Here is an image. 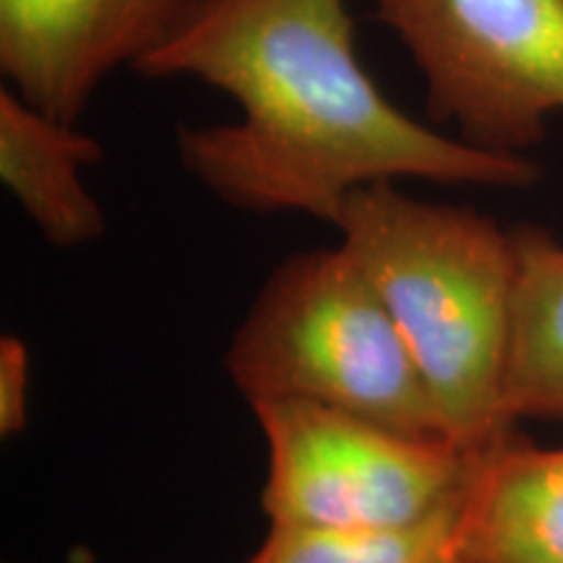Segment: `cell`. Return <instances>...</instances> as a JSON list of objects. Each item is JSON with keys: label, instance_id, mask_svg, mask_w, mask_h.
<instances>
[{"label": "cell", "instance_id": "1", "mask_svg": "<svg viewBox=\"0 0 563 563\" xmlns=\"http://www.w3.org/2000/svg\"><path fill=\"white\" fill-rule=\"evenodd\" d=\"M136 70L199 79L238 102L235 123L180 129L178 157L217 199L256 214L336 224L350 194L376 183L530 188L543 173L386 100L357 60L347 0H196Z\"/></svg>", "mask_w": 563, "mask_h": 563}, {"label": "cell", "instance_id": "2", "mask_svg": "<svg viewBox=\"0 0 563 563\" xmlns=\"http://www.w3.org/2000/svg\"><path fill=\"white\" fill-rule=\"evenodd\" d=\"M334 228L402 332L443 435L464 452L509 435L511 230L470 207L412 199L394 183L350 194Z\"/></svg>", "mask_w": 563, "mask_h": 563}, {"label": "cell", "instance_id": "3", "mask_svg": "<svg viewBox=\"0 0 563 563\" xmlns=\"http://www.w3.org/2000/svg\"><path fill=\"white\" fill-rule=\"evenodd\" d=\"M224 365L249 405L302 399L446 439L402 332L342 243L295 253L274 269Z\"/></svg>", "mask_w": 563, "mask_h": 563}, {"label": "cell", "instance_id": "4", "mask_svg": "<svg viewBox=\"0 0 563 563\" xmlns=\"http://www.w3.org/2000/svg\"><path fill=\"white\" fill-rule=\"evenodd\" d=\"M426 81L433 123L527 154L563 112V0H373Z\"/></svg>", "mask_w": 563, "mask_h": 563}, {"label": "cell", "instance_id": "5", "mask_svg": "<svg viewBox=\"0 0 563 563\" xmlns=\"http://www.w3.org/2000/svg\"><path fill=\"white\" fill-rule=\"evenodd\" d=\"M269 449V525L394 527L441 509L473 481L481 452L394 431L336 407L251 405Z\"/></svg>", "mask_w": 563, "mask_h": 563}, {"label": "cell", "instance_id": "6", "mask_svg": "<svg viewBox=\"0 0 563 563\" xmlns=\"http://www.w3.org/2000/svg\"><path fill=\"white\" fill-rule=\"evenodd\" d=\"M196 0H0V70L34 108L76 123L118 66L136 68Z\"/></svg>", "mask_w": 563, "mask_h": 563}, {"label": "cell", "instance_id": "7", "mask_svg": "<svg viewBox=\"0 0 563 563\" xmlns=\"http://www.w3.org/2000/svg\"><path fill=\"white\" fill-rule=\"evenodd\" d=\"M460 563H563V446L511 431L477 456Z\"/></svg>", "mask_w": 563, "mask_h": 563}, {"label": "cell", "instance_id": "8", "mask_svg": "<svg viewBox=\"0 0 563 563\" xmlns=\"http://www.w3.org/2000/svg\"><path fill=\"white\" fill-rule=\"evenodd\" d=\"M102 159L100 141L0 89V180L47 243L76 249L102 238L104 211L81 170Z\"/></svg>", "mask_w": 563, "mask_h": 563}, {"label": "cell", "instance_id": "9", "mask_svg": "<svg viewBox=\"0 0 563 563\" xmlns=\"http://www.w3.org/2000/svg\"><path fill=\"white\" fill-rule=\"evenodd\" d=\"M514 329L506 410L563 420V243L543 228L511 230Z\"/></svg>", "mask_w": 563, "mask_h": 563}, {"label": "cell", "instance_id": "10", "mask_svg": "<svg viewBox=\"0 0 563 563\" xmlns=\"http://www.w3.org/2000/svg\"><path fill=\"white\" fill-rule=\"evenodd\" d=\"M464 498L394 527L269 525L245 563H460Z\"/></svg>", "mask_w": 563, "mask_h": 563}, {"label": "cell", "instance_id": "11", "mask_svg": "<svg viewBox=\"0 0 563 563\" xmlns=\"http://www.w3.org/2000/svg\"><path fill=\"white\" fill-rule=\"evenodd\" d=\"M32 355L24 340H0V433L19 435L30 422Z\"/></svg>", "mask_w": 563, "mask_h": 563}]
</instances>
